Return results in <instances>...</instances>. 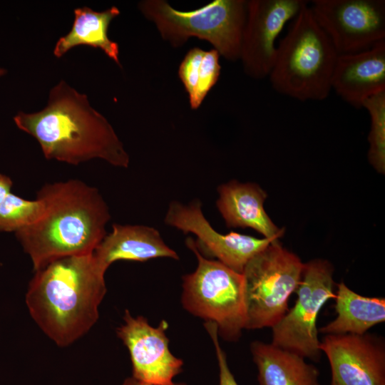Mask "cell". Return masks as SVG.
Wrapping results in <instances>:
<instances>
[{
    "mask_svg": "<svg viewBox=\"0 0 385 385\" xmlns=\"http://www.w3.org/2000/svg\"><path fill=\"white\" fill-rule=\"evenodd\" d=\"M121 385H155V384H143V383H141L138 381H137L136 379H135L134 378H133L132 376L131 377H128L127 378ZM172 385H188L187 384L185 383H183V382H178V383H173V384Z\"/></svg>",
    "mask_w": 385,
    "mask_h": 385,
    "instance_id": "cell-26",
    "label": "cell"
},
{
    "mask_svg": "<svg viewBox=\"0 0 385 385\" xmlns=\"http://www.w3.org/2000/svg\"><path fill=\"white\" fill-rule=\"evenodd\" d=\"M205 51L195 47L188 51L182 61L179 69V78L183 83L190 101L195 94L199 69Z\"/></svg>",
    "mask_w": 385,
    "mask_h": 385,
    "instance_id": "cell-23",
    "label": "cell"
},
{
    "mask_svg": "<svg viewBox=\"0 0 385 385\" xmlns=\"http://www.w3.org/2000/svg\"><path fill=\"white\" fill-rule=\"evenodd\" d=\"M93 255L105 272L118 260L145 262L157 257L179 259L155 228L118 224L113 225L112 231L103 237Z\"/></svg>",
    "mask_w": 385,
    "mask_h": 385,
    "instance_id": "cell-15",
    "label": "cell"
},
{
    "mask_svg": "<svg viewBox=\"0 0 385 385\" xmlns=\"http://www.w3.org/2000/svg\"><path fill=\"white\" fill-rule=\"evenodd\" d=\"M138 6L172 46L180 47L196 37L210 43L227 61L240 60L247 1L214 0L188 11L177 10L164 0H143Z\"/></svg>",
    "mask_w": 385,
    "mask_h": 385,
    "instance_id": "cell-5",
    "label": "cell"
},
{
    "mask_svg": "<svg viewBox=\"0 0 385 385\" xmlns=\"http://www.w3.org/2000/svg\"><path fill=\"white\" fill-rule=\"evenodd\" d=\"M219 53L215 49L205 51L199 69L198 80L194 98L190 101V108L197 109L210 89L216 84L220 73Z\"/></svg>",
    "mask_w": 385,
    "mask_h": 385,
    "instance_id": "cell-22",
    "label": "cell"
},
{
    "mask_svg": "<svg viewBox=\"0 0 385 385\" xmlns=\"http://www.w3.org/2000/svg\"><path fill=\"white\" fill-rule=\"evenodd\" d=\"M123 320L117 335L128 349L132 377L143 384H173L174 377L183 371V361L169 349L165 334L168 322L162 320L157 327H153L147 319L142 316L133 317L128 310Z\"/></svg>",
    "mask_w": 385,
    "mask_h": 385,
    "instance_id": "cell-11",
    "label": "cell"
},
{
    "mask_svg": "<svg viewBox=\"0 0 385 385\" xmlns=\"http://www.w3.org/2000/svg\"><path fill=\"white\" fill-rule=\"evenodd\" d=\"M250 351L259 385H319L318 369L297 354L260 341L251 343Z\"/></svg>",
    "mask_w": 385,
    "mask_h": 385,
    "instance_id": "cell-17",
    "label": "cell"
},
{
    "mask_svg": "<svg viewBox=\"0 0 385 385\" xmlns=\"http://www.w3.org/2000/svg\"><path fill=\"white\" fill-rule=\"evenodd\" d=\"M309 7L339 55L385 41L384 0H314Z\"/></svg>",
    "mask_w": 385,
    "mask_h": 385,
    "instance_id": "cell-9",
    "label": "cell"
},
{
    "mask_svg": "<svg viewBox=\"0 0 385 385\" xmlns=\"http://www.w3.org/2000/svg\"><path fill=\"white\" fill-rule=\"evenodd\" d=\"M43 210L40 200H29L11 192L0 204V231L16 232L38 220Z\"/></svg>",
    "mask_w": 385,
    "mask_h": 385,
    "instance_id": "cell-21",
    "label": "cell"
},
{
    "mask_svg": "<svg viewBox=\"0 0 385 385\" xmlns=\"http://www.w3.org/2000/svg\"><path fill=\"white\" fill-rule=\"evenodd\" d=\"M217 207L228 227H250L265 238L279 240L284 229L278 228L264 208L265 192L255 183L230 181L217 188Z\"/></svg>",
    "mask_w": 385,
    "mask_h": 385,
    "instance_id": "cell-16",
    "label": "cell"
},
{
    "mask_svg": "<svg viewBox=\"0 0 385 385\" xmlns=\"http://www.w3.org/2000/svg\"><path fill=\"white\" fill-rule=\"evenodd\" d=\"M36 198L43 204L41 216L16 232L35 271L61 257L93 253L111 218L97 188L69 180L43 185Z\"/></svg>",
    "mask_w": 385,
    "mask_h": 385,
    "instance_id": "cell-2",
    "label": "cell"
},
{
    "mask_svg": "<svg viewBox=\"0 0 385 385\" xmlns=\"http://www.w3.org/2000/svg\"><path fill=\"white\" fill-rule=\"evenodd\" d=\"M119 14V9L114 6L101 12L86 6L76 9L72 28L57 41L54 56L60 58L76 46L86 45L101 49L120 66L118 44L108 36L110 23Z\"/></svg>",
    "mask_w": 385,
    "mask_h": 385,
    "instance_id": "cell-19",
    "label": "cell"
},
{
    "mask_svg": "<svg viewBox=\"0 0 385 385\" xmlns=\"http://www.w3.org/2000/svg\"><path fill=\"white\" fill-rule=\"evenodd\" d=\"M6 73H7V71H6L5 68H1V67H0V77H1V76H3L5 75Z\"/></svg>",
    "mask_w": 385,
    "mask_h": 385,
    "instance_id": "cell-27",
    "label": "cell"
},
{
    "mask_svg": "<svg viewBox=\"0 0 385 385\" xmlns=\"http://www.w3.org/2000/svg\"><path fill=\"white\" fill-rule=\"evenodd\" d=\"M165 222L185 233L194 234L197 238L195 244L199 251L204 250L239 273H242L246 264L255 255L277 241L232 232L227 235L217 232L202 214L198 200L188 205L177 201L170 202Z\"/></svg>",
    "mask_w": 385,
    "mask_h": 385,
    "instance_id": "cell-13",
    "label": "cell"
},
{
    "mask_svg": "<svg viewBox=\"0 0 385 385\" xmlns=\"http://www.w3.org/2000/svg\"><path fill=\"white\" fill-rule=\"evenodd\" d=\"M11 180L6 175L0 173V204L11 193Z\"/></svg>",
    "mask_w": 385,
    "mask_h": 385,
    "instance_id": "cell-25",
    "label": "cell"
},
{
    "mask_svg": "<svg viewBox=\"0 0 385 385\" xmlns=\"http://www.w3.org/2000/svg\"><path fill=\"white\" fill-rule=\"evenodd\" d=\"M205 327L209 335L210 336L216 351V356L220 371L219 385H238L235 379V376H233L229 368L225 353L221 348L219 343V334L217 325L212 322H206L205 324Z\"/></svg>",
    "mask_w": 385,
    "mask_h": 385,
    "instance_id": "cell-24",
    "label": "cell"
},
{
    "mask_svg": "<svg viewBox=\"0 0 385 385\" xmlns=\"http://www.w3.org/2000/svg\"><path fill=\"white\" fill-rule=\"evenodd\" d=\"M320 349L331 368L330 385H385V342L382 337L325 334Z\"/></svg>",
    "mask_w": 385,
    "mask_h": 385,
    "instance_id": "cell-12",
    "label": "cell"
},
{
    "mask_svg": "<svg viewBox=\"0 0 385 385\" xmlns=\"http://www.w3.org/2000/svg\"><path fill=\"white\" fill-rule=\"evenodd\" d=\"M307 2L304 0H250L243 31L240 57L244 72L262 79L274 66L276 39L287 22L293 19Z\"/></svg>",
    "mask_w": 385,
    "mask_h": 385,
    "instance_id": "cell-10",
    "label": "cell"
},
{
    "mask_svg": "<svg viewBox=\"0 0 385 385\" xmlns=\"http://www.w3.org/2000/svg\"><path fill=\"white\" fill-rule=\"evenodd\" d=\"M334 309L337 317L321 327L325 334H363L385 321V299L360 295L343 282L337 284Z\"/></svg>",
    "mask_w": 385,
    "mask_h": 385,
    "instance_id": "cell-18",
    "label": "cell"
},
{
    "mask_svg": "<svg viewBox=\"0 0 385 385\" xmlns=\"http://www.w3.org/2000/svg\"><path fill=\"white\" fill-rule=\"evenodd\" d=\"M333 272L332 265L324 260L304 264L301 281L295 291L297 299L294 307L272 327V344L319 361L322 351L317 319L326 302L335 298Z\"/></svg>",
    "mask_w": 385,
    "mask_h": 385,
    "instance_id": "cell-8",
    "label": "cell"
},
{
    "mask_svg": "<svg viewBox=\"0 0 385 385\" xmlns=\"http://www.w3.org/2000/svg\"><path fill=\"white\" fill-rule=\"evenodd\" d=\"M338 56L307 1L277 46L269 75L272 86L279 93L300 101H323L332 90Z\"/></svg>",
    "mask_w": 385,
    "mask_h": 385,
    "instance_id": "cell-4",
    "label": "cell"
},
{
    "mask_svg": "<svg viewBox=\"0 0 385 385\" xmlns=\"http://www.w3.org/2000/svg\"><path fill=\"white\" fill-rule=\"evenodd\" d=\"M362 108L366 109L371 120L368 138L369 160L379 173L384 174L385 171V91L365 100Z\"/></svg>",
    "mask_w": 385,
    "mask_h": 385,
    "instance_id": "cell-20",
    "label": "cell"
},
{
    "mask_svg": "<svg viewBox=\"0 0 385 385\" xmlns=\"http://www.w3.org/2000/svg\"><path fill=\"white\" fill-rule=\"evenodd\" d=\"M186 245L197 259L196 270L183 277L182 304L190 313L217 327L218 334L237 342L245 325L244 279L218 260L203 257L192 238Z\"/></svg>",
    "mask_w": 385,
    "mask_h": 385,
    "instance_id": "cell-6",
    "label": "cell"
},
{
    "mask_svg": "<svg viewBox=\"0 0 385 385\" xmlns=\"http://www.w3.org/2000/svg\"><path fill=\"white\" fill-rule=\"evenodd\" d=\"M16 126L34 137L45 158L71 165L94 158L128 168L130 158L107 119L89 103L87 96L61 81L53 87L46 106L14 117Z\"/></svg>",
    "mask_w": 385,
    "mask_h": 385,
    "instance_id": "cell-1",
    "label": "cell"
},
{
    "mask_svg": "<svg viewBox=\"0 0 385 385\" xmlns=\"http://www.w3.org/2000/svg\"><path fill=\"white\" fill-rule=\"evenodd\" d=\"M35 272L26 294L29 312L56 344L68 346L98 320L106 272L93 254L61 257Z\"/></svg>",
    "mask_w": 385,
    "mask_h": 385,
    "instance_id": "cell-3",
    "label": "cell"
},
{
    "mask_svg": "<svg viewBox=\"0 0 385 385\" xmlns=\"http://www.w3.org/2000/svg\"><path fill=\"white\" fill-rule=\"evenodd\" d=\"M332 90L356 108L365 100L385 91V41L360 52L339 55Z\"/></svg>",
    "mask_w": 385,
    "mask_h": 385,
    "instance_id": "cell-14",
    "label": "cell"
},
{
    "mask_svg": "<svg viewBox=\"0 0 385 385\" xmlns=\"http://www.w3.org/2000/svg\"><path fill=\"white\" fill-rule=\"evenodd\" d=\"M304 264L279 240L255 255L244 267L246 329L272 327L288 312V300L301 281Z\"/></svg>",
    "mask_w": 385,
    "mask_h": 385,
    "instance_id": "cell-7",
    "label": "cell"
}]
</instances>
